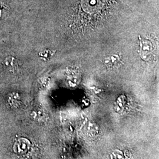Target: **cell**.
I'll list each match as a JSON object with an SVG mask.
<instances>
[{
	"instance_id": "1",
	"label": "cell",
	"mask_w": 159,
	"mask_h": 159,
	"mask_svg": "<svg viewBox=\"0 0 159 159\" xmlns=\"http://www.w3.org/2000/svg\"><path fill=\"white\" fill-rule=\"evenodd\" d=\"M4 67L9 71H16L19 67V62L17 61L16 58L9 57L6 58L4 63Z\"/></svg>"
}]
</instances>
